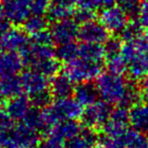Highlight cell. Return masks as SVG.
I'll return each mask as SVG.
<instances>
[{
  "instance_id": "obj_1",
  "label": "cell",
  "mask_w": 148,
  "mask_h": 148,
  "mask_svg": "<svg viewBox=\"0 0 148 148\" xmlns=\"http://www.w3.org/2000/svg\"><path fill=\"white\" fill-rule=\"evenodd\" d=\"M121 55L127 63V72L132 79H143L148 75V41L143 34L132 42H126Z\"/></svg>"
},
{
  "instance_id": "obj_2",
  "label": "cell",
  "mask_w": 148,
  "mask_h": 148,
  "mask_svg": "<svg viewBox=\"0 0 148 148\" xmlns=\"http://www.w3.org/2000/svg\"><path fill=\"white\" fill-rule=\"evenodd\" d=\"M130 83L122 75L112 72L101 73L97 80V87L103 101L110 105L120 106L125 97Z\"/></svg>"
},
{
  "instance_id": "obj_3",
  "label": "cell",
  "mask_w": 148,
  "mask_h": 148,
  "mask_svg": "<svg viewBox=\"0 0 148 148\" xmlns=\"http://www.w3.org/2000/svg\"><path fill=\"white\" fill-rule=\"evenodd\" d=\"M44 119L49 130L58 122L65 120H76L82 115V106L75 99H59L49 107L42 109Z\"/></svg>"
},
{
  "instance_id": "obj_4",
  "label": "cell",
  "mask_w": 148,
  "mask_h": 148,
  "mask_svg": "<svg viewBox=\"0 0 148 148\" xmlns=\"http://www.w3.org/2000/svg\"><path fill=\"white\" fill-rule=\"evenodd\" d=\"M40 143L39 132L23 123L14 125L0 136V148H36Z\"/></svg>"
},
{
  "instance_id": "obj_5",
  "label": "cell",
  "mask_w": 148,
  "mask_h": 148,
  "mask_svg": "<svg viewBox=\"0 0 148 148\" xmlns=\"http://www.w3.org/2000/svg\"><path fill=\"white\" fill-rule=\"evenodd\" d=\"M103 67V61H95L78 56L67 63L64 73L73 82H87L99 77L101 74Z\"/></svg>"
},
{
  "instance_id": "obj_6",
  "label": "cell",
  "mask_w": 148,
  "mask_h": 148,
  "mask_svg": "<svg viewBox=\"0 0 148 148\" xmlns=\"http://www.w3.org/2000/svg\"><path fill=\"white\" fill-rule=\"evenodd\" d=\"M111 106L103 101H97V103L85 108L80 117L84 127L91 129L103 127L111 118L113 111Z\"/></svg>"
},
{
  "instance_id": "obj_7",
  "label": "cell",
  "mask_w": 148,
  "mask_h": 148,
  "mask_svg": "<svg viewBox=\"0 0 148 148\" xmlns=\"http://www.w3.org/2000/svg\"><path fill=\"white\" fill-rule=\"evenodd\" d=\"M19 53L23 65L29 66L31 69H33L40 62L56 58V50H54L52 45L43 46L33 42H29V45L23 48Z\"/></svg>"
},
{
  "instance_id": "obj_8",
  "label": "cell",
  "mask_w": 148,
  "mask_h": 148,
  "mask_svg": "<svg viewBox=\"0 0 148 148\" xmlns=\"http://www.w3.org/2000/svg\"><path fill=\"white\" fill-rule=\"evenodd\" d=\"M53 42L58 45L72 43L78 38V23L74 19L67 18L53 23L50 29Z\"/></svg>"
},
{
  "instance_id": "obj_9",
  "label": "cell",
  "mask_w": 148,
  "mask_h": 148,
  "mask_svg": "<svg viewBox=\"0 0 148 148\" xmlns=\"http://www.w3.org/2000/svg\"><path fill=\"white\" fill-rule=\"evenodd\" d=\"M99 21L105 25L109 33L121 34L128 25V16L119 5L103 8L101 12Z\"/></svg>"
},
{
  "instance_id": "obj_10",
  "label": "cell",
  "mask_w": 148,
  "mask_h": 148,
  "mask_svg": "<svg viewBox=\"0 0 148 148\" xmlns=\"http://www.w3.org/2000/svg\"><path fill=\"white\" fill-rule=\"evenodd\" d=\"M27 33L23 29L10 27L0 35V49L10 52H21L29 44Z\"/></svg>"
},
{
  "instance_id": "obj_11",
  "label": "cell",
  "mask_w": 148,
  "mask_h": 148,
  "mask_svg": "<svg viewBox=\"0 0 148 148\" xmlns=\"http://www.w3.org/2000/svg\"><path fill=\"white\" fill-rule=\"evenodd\" d=\"M78 38L83 43L103 44L109 39V31L101 21L93 19L80 25Z\"/></svg>"
},
{
  "instance_id": "obj_12",
  "label": "cell",
  "mask_w": 148,
  "mask_h": 148,
  "mask_svg": "<svg viewBox=\"0 0 148 148\" xmlns=\"http://www.w3.org/2000/svg\"><path fill=\"white\" fill-rule=\"evenodd\" d=\"M33 0H4L6 17L11 23H23L32 14L31 6Z\"/></svg>"
},
{
  "instance_id": "obj_13",
  "label": "cell",
  "mask_w": 148,
  "mask_h": 148,
  "mask_svg": "<svg viewBox=\"0 0 148 148\" xmlns=\"http://www.w3.org/2000/svg\"><path fill=\"white\" fill-rule=\"evenodd\" d=\"M21 82L23 91L29 93V95L46 90L50 86L48 77L35 70H27L23 72L21 76Z\"/></svg>"
},
{
  "instance_id": "obj_14",
  "label": "cell",
  "mask_w": 148,
  "mask_h": 148,
  "mask_svg": "<svg viewBox=\"0 0 148 148\" xmlns=\"http://www.w3.org/2000/svg\"><path fill=\"white\" fill-rule=\"evenodd\" d=\"M23 66L21 55L16 52L0 49V78L15 76Z\"/></svg>"
},
{
  "instance_id": "obj_15",
  "label": "cell",
  "mask_w": 148,
  "mask_h": 148,
  "mask_svg": "<svg viewBox=\"0 0 148 148\" xmlns=\"http://www.w3.org/2000/svg\"><path fill=\"white\" fill-rule=\"evenodd\" d=\"M77 0H51L47 11L48 19L53 23L70 18L74 13Z\"/></svg>"
},
{
  "instance_id": "obj_16",
  "label": "cell",
  "mask_w": 148,
  "mask_h": 148,
  "mask_svg": "<svg viewBox=\"0 0 148 148\" xmlns=\"http://www.w3.org/2000/svg\"><path fill=\"white\" fill-rule=\"evenodd\" d=\"M129 124L134 130L148 134V101H141L130 108Z\"/></svg>"
},
{
  "instance_id": "obj_17",
  "label": "cell",
  "mask_w": 148,
  "mask_h": 148,
  "mask_svg": "<svg viewBox=\"0 0 148 148\" xmlns=\"http://www.w3.org/2000/svg\"><path fill=\"white\" fill-rule=\"evenodd\" d=\"M74 88L73 81L65 73L56 74L50 82V91L57 99L70 97L74 93Z\"/></svg>"
},
{
  "instance_id": "obj_18",
  "label": "cell",
  "mask_w": 148,
  "mask_h": 148,
  "mask_svg": "<svg viewBox=\"0 0 148 148\" xmlns=\"http://www.w3.org/2000/svg\"><path fill=\"white\" fill-rule=\"evenodd\" d=\"M99 142V136L91 128L84 127L76 136L66 140L65 148H93Z\"/></svg>"
},
{
  "instance_id": "obj_19",
  "label": "cell",
  "mask_w": 148,
  "mask_h": 148,
  "mask_svg": "<svg viewBox=\"0 0 148 148\" xmlns=\"http://www.w3.org/2000/svg\"><path fill=\"white\" fill-rule=\"evenodd\" d=\"M31 105V99H27L25 95H19L8 99L5 105V111L12 118L13 121H23L32 108Z\"/></svg>"
},
{
  "instance_id": "obj_20",
  "label": "cell",
  "mask_w": 148,
  "mask_h": 148,
  "mask_svg": "<svg viewBox=\"0 0 148 148\" xmlns=\"http://www.w3.org/2000/svg\"><path fill=\"white\" fill-rule=\"evenodd\" d=\"M74 99H76L82 107H88L97 103L99 97L97 84H93L90 81L81 82L74 88Z\"/></svg>"
},
{
  "instance_id": "obj_21",
  "label": "cell",
  "mask_w": 148,
  "mask_h": 148,
  "mask_svg": "<svg viewBox=\"0 0 148 148\" xmlns=\"http://www.w3.org/2000/svg\"><path fill=\"white\" fill-rule=\"evenodd\" d=\"M82 128L80 127L78 122L75 120H65V121L58 122L53 126L48 132L59 136L63 140H68L70 138L76 136Z\"/></svg>"
},
{
  "instance_id": "obj_22",
  "label": "cell",
  "mask_w": 148,
  "mask_h": 148,
  "mask_svg": "<svg viewBox=\"0 0 148 148\" xmlns=\"http://www.w3.org/2000/svg\"><path fill=\"white\" fill-rule=\"evenodd\" d=\"M23 86H21V77L9 76L0 78V99H12L14 97L21 95Z\"/></svg>"
},
{
  "instance_id": "obj_23",
  "label": "cell",
  "mask_w": 148,
  "mask_h": 148,
  "mask_svg": "<svg viewBox=\"0 0 148 148\" xmlns=\"http://www.w3.org/2000/svg\"><path fill=\"white\" fill-rule=\"evenodd\" d=\"M23 123L37 132L49 131V128H48L45 119H44L43 111H42V109H38L36 107H32L29 109L25 117L23 118Z\"/></svg>"
},
{
  "instance_id": "obj_24",
  "label": "cell",
  "mask_w": 148,
  "mask_h": 148,
  "mask_svg": "<svg viewBox=\"0 0 148 148\" xmlns=\"http://www.w3.org/2000/svg\"><path fill=\"white\" fill-rule=\"evenodd\" d=\"M79 56L95 61H103L106 57L103 46L101 44L90 43H82L79 46Z\"/></svg>"
},
{
  "instance_id": "obj_25",
  "label": "cell",
  "mask_w": 148,
  "mask_h": 148,
  "mask_svg": "<svg viewBox=\"0 0 148 148\" xmlns=\"http://www.w3.org/2000/svg\"><path fill=\"white\" fill-rule=\"evenodd\" d=\"M48 21H49L48 17H45L44 15L31 14L23 23V31L33 36L42 31H45L48 27Z\"/></svg>"
},
{
  "instance_id": "obj_26",
  "label": "cell",
  "mask_w": 148,
  "mask_h": 148,
  "mask_svg": "<svg viewBox=\"0 0 148 148\" xmlns=\"http://www.w3.org/2000/svg\"><path fill=\"white\" fill-rule=\"evenodd\" d=\"M123 140L126 148H148V137L146 134L136 130H129L124 134Z\"/></svg>"
},
{
  "instance_id": "obj_27",
  "label": "cell",
  "mask_w": 148,
  "mask_h": 148,
  "mask_svg": "<svg viewBox=\"0 0 148 148\" xmlns=\"http://www.w3.org/2000/svg\"><path fill=\"white\" fill-rule=\"evenodd\" d=\"M79 56V46L72 42V43L62 44L56 49V58L58 61L69 63L72 60Z\"/></svg>"
},
{
  "instance_id": "obj_28",
  "label": "cell",
  "mask_w": 148,
  "mask_h": 148,
  "mask_svg": "<svg viewBox=\"0 0 148 148\" xmlns=\"http://www.w3.org/2000/svg\"><path fill=\"white\" fill-rule=\"evenodd\" d=\"M127 126L128 124L120 123V122L114 121V120L110 119L101 128H103V132L105 136H107V137L119 138V137H123L124 134L128 131Z\"/></svg>"
},
{
  "instance_id": "obj_29",
  "label": "cell",
  "mask_w": 148,
  "mask_h": 148,
  "mask_svg": "<svg viewBox=\"0 0 148 148\" xmlns=\"http://www.w3.org/2000/svg\"><path fill=\"white\" fill-rule=\"evenodd\" d=\"M31 70H35L37 72H40V73L44 74L47 77L55 76L56 74H57L58 70H59V62L55 58H52V59H48L45 60V61L40 62L39 64H37Z\"/></svg>"
},
{
  "instance_id": "obj_30",
  "label": "cell",
  "mask_w": 148,
  "mask_h": 148,
  "mask_svg": "<svg viewBox=\"0 0 148 148\" xmlns=\"http://www.w3.org/2000/svg\"><path fill=\"white\" fill-rule=\"evenodd\" d=\"M142 29L143 27L138 23V21L134 19V21L128 23L125 29L121 32V34H120L121 39L124 40L125 42L134 41L142 35Z\"/></svg>"
},
{
  "instance_id": "obj_31",
  "label": "cell",
  "mask_w": 148,
  "mask_h": 148,
  "mask_svg": "<svg viewBox=\"0 0 148 148\" xmlns=\"http://www.w3.org/2000/svg\"><path fill=\"white\" fill-rule=\"evenodd\" d=\"M29 99H31V103L33 105V107H36L38 109H45L52 103L53 95L50 89H46V90L39 91V92L32 95Z\"/></svg>"
},
{
  "instance_id": "obj_32",
  "label": "cell",
  "mask_w": 148,
  "mask_h": 148,
  "mask_svg": "<svg viewBox=\"0 0 148 148\" xmlns=\"http://www.w3.org/2000/svg\"><path fill=\"white\" fill-rule=\"evenodd\" d=\"M118 5L121 7V9L128 17L136 19L139 14L141 3L140 0H118Z\"/></svg>"
},
{
  "instance_id": "obj_33",
  "label": "cell",
  "mask_w": 148,
  "mask_h": 148,
  "mask_svg": "<svg viewBox=\"0 0 148 148\" xmlns=\"http://www.w3.org/2000/svg\"><path fill=\"white\" fill-rule=\"evenodd\" d=\"M108 69L109 72L118 75H123L127 71V63H126L124 57L119 54L108 59Z\"/></svg>"
},
{
  "instance_id": "obj_34",
  "label": "cell",
  "mask_w": 148,
  "mask_h": 148,
  "mask_svg": "<svg viewBox=\"0 0 148 148\" xmlns=\"http://www.w3.org/2000/svg\"><path fill=\"white\" fill-rule=\"evenodd\" d=\"M103 50H105V55L108 59L121 54L122 47H123V45L121 43V40L117 37L109 38L103 43Z\"/></svg>"
},
{
  "instance_id": "obj_35",
  "label": "cell",
  "mask_w": 148,
  "mask_h": 148,
  "mask_svg": "<svg viewBox=\"0 0 148 148\" xmlns=\"http://www.w3.org/2000/svg\"><path fill=\"white\" fill-rule=\"evenodd\" d=\"M65 140L60 138L59 136L47 132L46 137L41 142L42 148H65Z\"/></svg>"
},
{
  "instance_id": "obj_36",
  "label": "cell",
  "mask_w": 148,
  "mask_h": 148,
  "mask_svg": "<svg viewBox=\"0 0 148 148\" xmlns=\"http://www.w3.org/2000/svg\"><path fill=\"white\" fill-rule=\"evenodd\" d=\"M73 19L76 21L78 25H84V23L91 21L95 19V10H88V9H82L78 8L76 10H74L73 13Z\"/></svg>"
},
{
  "instance_id": "obj_37",
  "label": "cell",
  "mask_w": 148,
  "mask_h": 148,
  "mask_svg": "<svg viewBox=\"0 0 148 148\" xmlns=\"http://www.w3.org/2000/svg\"><path fill=\"white\" fill-rule=\"evenodd\" d=\"M129 110L125 107H121V106H118L116 109H114L112 111L111 114V120L114 121L120 122V123L124 124H129Z\"/></svg>"
},
{
  "instance_id": "obj_38",
  "label": "cell",
  "mask_w": 148,
  "mask_h": 148,
  "mask_svg": "<svg viewBox=\"0 0 148 148\" xmlns=\"http://www.w3.org/2000/svg\"><path fill=\"white\" fill-rule=\"evenodd\" d=\"M101 148H126L123 137L113 138L103 136L101 140Z\"/></svg>"
},
{
  "instance_id": "obj_39",
  "label": "cell",
  "mask_w": 148,
  "mask_h": 148,
  "mask_svg": "<svg viewBox=\"0 0 148 148\" xmlns=\"http://www.w3.org/2000/svg\"><path fill=\"white\" fill-rule=\"evenodd\" d=\"M51 0H33L31 6L32 14L35 15H44L47 13L50 6Z\"/></svg>"
},
{
  "instance_id": "obj_40",
  "label": "cell",
  "mask_w": 148,
  "mask_h": 148,
  "mask_svg": "<svg viewBox=\"0 0 148 148\" xmlns=\"http://www.w3.org/2000/svg\"><path fill=\"white\" fill-rule=\"evenodd\" d=\"M31 42L38 45H43V46H47V45H52L53 43V39H52V36L50 31H42L40 33H37L35 35L32 36L31 38Z\"/></svg>"
},
{
  "instance_id": "obj_41",
  "label": "cell",
  "mask_w": 148,
  "mask_h": 148,
  "mask_svg": "<svg viewBox=\"0 0 148 148\" xmlns=\"http://www.w3.org/2000/svg\"><path fill=\"white\" fill-rule=\"evenodd\" d=\"M135 21H138L140 25H141L143 29H148V2L147 1H144L143 3H141V6H140L139 14H138L137 18Z\"/></svg>"
},
{
  "instance_id": "obj_42",
  "label": "cell",
  "mask_w": 148,
  "mask_h": 148,
  "mask_svg": "<svg viewBox=\"0 0 148 148\" xmlns=\"http://www.w3.org/2000/svg\"><path fill=\"white\" fill-rule=\"evenodd\" d=\"M10 29V21L7 19L6 14H5L4 4L0 2V35Z\"/></svg>"
},
{
  "instance_id": "obj_43",
  "label": "cell",
  "mask_w": 148,
  "mask_h": 148,
  "mask_svg": "<svg viewBox=\"0 0 148 148\" xmlns=\"http://www.w3.org/2000/svg\"><path fill=\"white\" fill-rule=\"evenodd\" d=\"M139 91L140 95L144 99V101H148V75L140 81Z\"/></svg>"
},
{
  "instance_id": "obj_44",
  "label": "cell",
  "mask_w": 148,
  "mask_h": 148,
  "mask_svg": "<svg viewBox=\"0 0 148 148\" xmlns=\"http://www.w3.org/2000/svg\"><path fill=\"white\" fill-rule=\"evenodd\" d=\"M76 6L78 8L82 9H88V10H95L97 8L95 2L92 0H77Z\"/></svg>"
},
{
  "instance_id": "obj_45",
  "label": "cell",
  "mask_w": 148,
  "mask_h": 148,
  "mask_svg": "<svg viewBox=\"0 0 148 148\" xmlns=\"http://www.w3.org/2000/svg\"><path fill=\"white\" fill-rule=\"evenodd\" d=\"M95 2L97 8L101 7V8H108V7L114 6L116 3L118 2V0H92Z\"/></svg>"
},
{
  "instance_id": "obj_46",
  "label": "cell",
  "mask_w": 148,
  "mask_h": 148,
  "mask_svg": "<svg viewBox=\"0 0 148 148\" xmlns=\"http://www.w3.org/2000/svg\"><path fill=\"white\" fill-rule=\"evenodd\" d=\"M144 1H147V2H148V0H144Z\"/></svg>"
}]
</instances>
